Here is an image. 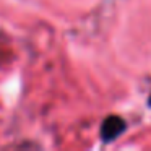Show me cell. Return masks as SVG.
<instances>
[{
  "instance_id": "1",
  "label": "cell",
  "mask_w": 151,
  "mask_h": 151,
  "mask_svg": "<svg viewBox=\"0 0 151 151\" xmlns=\"http://www.w3.org/2000/svg\"><path fill=\"white\" fill-rule=\"evenodd\" d=\"M125 128H127V122L120 115H109L101 124V130H99L101 140L102 141H114L117 137H120L124 133Z\"/></svg>"
},
{
  "instance_id": "2",
  "label": "cell",
  "mask_w": 151,
  "mask_h": 151,
  "mask_svg": "<svg viewBox=\"0 0 151 151\" xmlns=\"http://www.w3.org/2000/svg\"><path fill=\"white\" fill-rule=\"evenodd\" d=\"M148 104H150V107H151V94H150V98H148Z\"/></svg>"
}]
</instances>
